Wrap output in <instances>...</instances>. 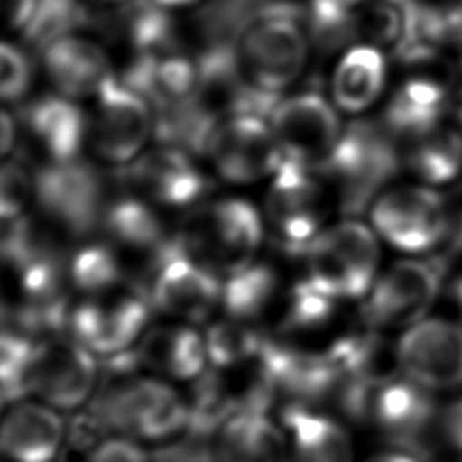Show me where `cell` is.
I'll use <instances>...</instances> for the list:
<instances>
[{"mask_svg": "<svg viewBox=\"0 0 462 462\" xmlns=\"http://www.w3.org/2000/svg\"><path fill=\"white\" fill-rule=\"evenodd\" d=\"M177 238L191 258L227 276L256 262L263 222L251 202L218 199L197 204L184 218Z\"/></svg>", "mask_w": 462, "mask_h": 462, "instance_id": "6da1fadb", "label": "cell"}, {"mask_svg": "<svg viewBox=\"0 0 462 462\" xmlns=\"http://www.w3.org/2000/svg\"><path fill=\"white\" fill-rule=\"evenodd\" d=\"M88 419L101 435L170 440L188 430L189 404L170 384L137 377L112 383L90 406Z\"/></svg>", "mask_w": 462, "mask_h": 462, "instance_id": "7a4b0ae2", "label": "cell"}, {"mask_svg": "<svg viewBox=\"0 0 462 462\" xmlns=\"http://www.w3.org/2000/svg\"><path fill=\"white\" fill-rule=\"evenodd\" d=\"M401 166L395 137L384 125L350 123L328 162L319 171L337 193L343 213L357 215L383 193V186Z\"/></svg>", "mask_w": 462, "mask_h": 462, "instance_id": "3957f363", "label": "cell"}, {"mask_svg": "<svg viewBox=\"0 0 462 462\" xmlns=\"http://www.w3.org/2000/svg\"><path fill=\"white\" fill-rule=\"evenodd\" d=\"M303 254L305 280L339 301L366 296L379 276L377 235L357 220H343L323 229Z\"/></svg>", "mask_w": 462, "mask_h": 462, "instance_id": "277c9868", "label": "cell"}, {"mask_svg": "<svg viewBox=\"0 0 462 462\" xmlns=\"http://www.w3.org/2000/svg\"><path fill=\"white\" fill-rule=\"evenodd\" d=\"M152 309L148 287L125 280L76 303L70 309L67 328L90 352L116 356L130 350L132 343L141 337Z\"/></svg>", "mask_w": 462, "mask_h": 462, "instance_id": "5b68a950", "label": "cell"}, {"mask_svg": "<svg viewBox=\"0 0 462 462\" xmlns=\"http://www.w3.org/2000/svg\"><path fill=\"white\" fill-rule=\"evenodd\" d=\"M235 52L245 78L256 88L278 96L303 72L309 40L294 16L271 11L244 31Z\"/></svg>", "mask_w": 462, "mask_h": 462, "instance_id": "8992f818", "label": "cell"}, {"mask_svg": "<svg viewBox=\"0 0 462 462\" xmlns=\"http://www.w3.org/2000/svg\"><path fill=\"white\" fill-rule=\"evenodd\" d=\"M328 213L327 191L316 171L282 159L265 204L271 238L287 253H305L323 231Z\"/></svg>", "mask_w": 462, "mask_h": 462, "instance_id": "52a82bcc", "label": "cell"}, {"mask_svg": "<svg viewBox=\"0 0 462 462\" xmlns=\"http://www.w3.org/2000/svg\"><path fill=\"white\" fill-rule=\"evenodd\" d=\"M368 213L375 235L406 253L431 251L449 229L444 197L426 184L386 189L374 200Z\"/></svg>", "mask_w": 462, "mask_h": 462, "instance_id": "ba28073f", "label": "cell"}, {"mask_svg": "<svg viewBox=\"0 0 462 462\" xmlns=\"http://www.w3.org/2000/svg\"><path fill=\"white\" fill-rule=\"evenodd\" d=\"M34 197L45 217L72 236H87L101 226L108 206L99 171L79 159L40 166Z\"/></svg>", "mask_w": 462, "mask_h": 462, "instance_id": "9c48e42d", "label": "cell"}, {"mask_svg": "<svg viewBox=\"0 0 462 462\" xmlns=\"http://www.w3.org/2000/svg\"><path fill=\"white\" fill-rule=\"evenodd\" d=\"M444 269L439 262L406 258L377 276L363 303L368 328H410L428 318L442 287Z\"/></svg>", "mask_w": 462, "mask_h": 462, "instance_id": "30bf717a", "label": "cell"}, {"mask_svg": "<svg viewBox=\"0 0 462 462\" xmlns=\"http://www.w3.org/2000/svg\"><path fill=\"white\" fill-rule=\"evenodd\" d=\"M282 157L312 171H321L343 135L336 110L319 92H298L280 99L269 116Z\"/></svg>", "mask_w": 462, "mask_h": 462, "instance_id": "8fae6325", "label": "cell"}, {"mask_svg": "<svg viewBox=\"0 0 462 462\" xmlns=\"http://www.w3.org/2000/svg\"><path fill=\"white\" fill-rule=\"evenodd\" d=\"M155 134L152 105L125 81L112 78L96 96L88 117L87 141L94 153L110 164L128 166L141 157Z\"/></svg>", "mask_w": 462, "mask_h": 462, "instance_id": "7c38bea8", "label": "cell"}, {"mask_svg": "<svg viewBox=\"0 0 462 462\" xmlns=\"http://www.w3.org/2000/svg\"><path fill=\"white\" fill-rule=\"evenodd\" d=\"M148 287L153 309L180 321L200 323L222 301V282L217 273L191 258L177 236L161 251Z\"/></svg>", "mask_w": 462, "mask_h": 462, "instance_id": "4fadbf2b", "label": "cell"}, {"mask_svg": "<svg viewBox=\"0 0 462 462\" xmlns=\"http://www.w3.org/2000/svg\"><path fill=\"white\" fill-rule=\"evenodd\" d=\"M204 155L218 177L233 184H251L274 175L283 159L271 125L260 116H231L218 121Z\"/></svg>", "mask_w": 462, "mask_h": 462, "instance_id": "5bb4252c", "label": "cell"}, {"mask_svg": "<svg viewBox=\"0 0 462 462\" xmlns=\"http://www.w3.org/2000/svg\"><path fill=\"white\" fill-rule=\"evenodd\" d=\"M402 375L430 392L462 386V325L424 318L406 328L395 345Z\"/></svg>", "mask_w": 462, "mask_h": 462, "instance_id": "9a60e30c", "label": "cell"}, {"mask_svg": "<svg viewBox=\"0 0 462 462\" xmlns=\"http://www.w3.org/2000/svg\"><path fill=\"white\" fill-rule=\"evenodd\" d=\"M97 365L92 352L74 337L49 336L34 346L31 393L51 408L74 410L92 393Z\"/></svg>", "mask_w": 462, "mask_h": 462, "instance_id": "2e32d148", "label": "cell"}, {"mask_svg": "<svg viewBox=\"0 0 462 462\" xmlns=\"http://www.w3.org/2000/svg\"><path fill=\"white\" fill-rule=\"evenodd\" d=\"M359 420L374 424L401 449L410 451L437 420V408L430 390L406 375H395L370 384Z\"/></svg>", "mask_w": 462, "mask_h": 462, "instance_id": "e0dca14e", "label": "cell"}, {"mask_svg": "<svg viewBox=\"0 0 462 462\" xmlns=\"http://www.w3.org/2000/svg\"><path fill=\"white\" fill-rule=\"evenodd\" d=\"M191 155L177 146L161 144L125 166L121 179L161 208H195L209 191V179Z\"/></svg>", "mask_w": 462, "mask_h": 462, "instance_id": "ac0fdd59", "label": "cell"}, {"mask_svg": "<svg viewBox=\"0 0 462 462\" xmlns=\"http://www.w3.org/2000/svg\"><path fill=\"white\" fill-rule=\"evenodd\" d=\"M43 67L58 94L70 99L96 97L114 78L105 49L81 34H69L47 45Z\"/></svg>", "mask_w": 462, "mask_h": 462, "instance_id": "d6986e66", "label": "cell"}, {"mask_svg": "<svg viewBox=\"0 0 462 462\" xmlns=\"http://www.w3.org/2000/svg\"><path fill=\"white\" fill-rule=\"evenodd\" d=\"M65 422L49 404L16 402L2 424V449L13 462H52L65 440Z\"/></svg>", "mask_w": 462, "mask_h": 462, "instance_id": "ffe728a7", "label": "cell"}, {"mask_svg": "<svg viewBox=\"0 0 462 462\" xmlns=\"http://www.w3.org/2000/svg\"><path fill=\"white\" fill-rule=\"evenodd\" d=\"M29 134L47 153L49 161L78 159L88 135V117L61 94L43 96L23 112Z\"/></svg>", "mask_w": 462, "mask_h": 462, "instance_id": "44dd1931", "label": "cell"}, {"mask_svg": "<svg viewBox=\"0 0 462 462\" xmlns=\"http://www.w3.org/2000/svg\"><path fill=\"white\" fill-rule=\"evenodd\" d=\"M139 366L171 379H195L206 370V339L186 325H162L141 336L134 348Z\"/></svg>", "mask_w": 462, "mask_h": 462, "instance_id": "7402d4cb", "label": "cell"}, {"mask_svg": "<svg viewBox=\"0 0 462 462\" xmlns=\"http://www.w3.org/2000/svg\"><path fill=\"white\" fill-rule=\"evenodd\" d=\"M386 72V58L379 47L370 43L348 47L332 70V103L348 114L370 108L384 90Z\"/></svg>", "mask_w": 462, "mask_h": 462, "instance_id": "603a6c76", "label": "cell"}, {"mask_svg": "<svg viewBox=\"0 0 462 462\" xmlns=\"http://www.w3.org/2000/svg\"><path fill=\"white\" fill-rule=\"evenodd\" d=\"M289 433L291 462H354V448L346 430L332 417L298 404L282 411Z\"/></svg>", "mask_w": 462, "mask_h": 462, "instance_id": "cb8c5ba5", "label": "cell"}, {"mask_svg": "<svg viewBox=\"0 0 462 462\" xmlns=\"http://www.w3.org/2000/svg\"><path fill=\"white\" fill-rule=\"evenodd\" d=\"M220 462H291L285 431L263 411L233 415L215 439Z\"/></svg>", "mask_w": 462, "mask_h": 462, "instance_id": "d4e9b609", "label": "cell"}, {"mask_svg": "<svg viewBox=\"0 0 462 462\" xmlns=\"http://www.w3.org/2000/svg\"><path fill=\"white\" fill-rule=\"evenodd\" d=\"M125 83L152 106L168 112L191 101L197 85V63L173 52L141 56Z\"/></svg>", "mask_w": 462, "mask_h": 462, "instance_id": "484cf974", "label": "cell"}, {"mask_svg": "<svg viewBox=\"0 0 462 462\" xmlns=\"http://www.w3.org/2000/svg\"><path fill=\"white\" fill-rule=\"evenodd\" d=\"M448 105L446 90L430 78H410L392 94L384 108V128L393 137L413 141L440 126Z\"/></svg>", "mask_w": 462, "mask_h": 462, "instance_id": "4316f807", "label": "cell"}, {"mask_svg": "<svg viewBox=\"0 0 462 462\" xmlns=\"http://www.w3.org/2000/svg\"><path fill=\"white\" fill-rule=\"evenodd\" d=\"M101 226L116 249L148 256L150 267L173 238L166 235L157 211L139 197H119L108 202Z\"/></svg>", "mask_w": 462, "mask_h": 462, "instance_id": "83f0119b", "label": "cell"}, {"mask_svg": "<svg viewBox=\"0 0 462 462\" xmlns=\"http://www.w3.org/2000/svg\"><path fill=\"white\" fill-rule=\"evenodd\" d=\"M406 164L422 184L431 188L458 179L462 175V132L440 125L410 141Z\"/></svg>", "mask_w": 462, "mask_h": 462, "instance_id": "f1b7e54d", "label": "cell"}, {"mask_svg": "<svg viewBox=\"0 0 462 462\" xmlns=\"http://www.w3.org/2000/svg\"><path fill=\"white\" fill-rule=\"evenodd\" d=\"M278 292V278L271 265L251 263L222 283V305L229 318L249 321L263 314Z\"/></svg>", "mask_w": 462, "mask_h": 462, "instance_id": "f546056e", "label": "cell"}, {"mask_svg": "<svg viewBox=\"0 0 462 462\" xmlns=\"http://www.w3.org/2000/svg\"><path fill=\"white\" fill-rule=\"evenodd\" d=\"M437 47L462 51V0L419 4L411 58L424 60Z\"/></svg>", "mask_w": 462, "mask_h": 462, "instance_id": "4dcf8cb0", "label": "cell"}, {"mask_svg": "<svg viewBox=\"0 0 462 462\" xmlns=\"http://www.w3.org/2000/svg\"><path fill=\"white\" fill-rule=\"evenodd\" d=\"M208 359L215 368H227L256 359L267 339L249 321L229 318L209 327L206 334Z\"/></svg>", "mask_w": 462, "mask_h": 462, "instance_id": "1f68e13d", "label": "cell"}, {"mask_svg": "<svg viewBox=\"0 0 462 462\" xmlns=\"http://www.w3.org/2000/svg\"><path fill=\"white\" fill-rule=\"evenodd\" d=\"M70 283L85 296L108 291L126 278L117 249L105 244H88L69 260Z\"/></svg>", "mask_w": 462, "mask_h": 462, "instance_id": "d6a6232c", "label": "cell"}, {"mask_svg": "<svg viewBox=\"0 0 462 462\" xmlns=\"http://www.w3.org/2000/svg\"><path fill=\"white\" fill-rule=\"evenodd\" d=\"M36 343L16 330L5 328L0 346V381L4 402L20 401L31 393V366Z\"/></svg>", "mask_w": 462, "mask_h": 462, "instance_id": "836d02e7", "label": "cell"}, {"mask_svg": "<svg viewBox=\"0 0 462 462\" xmlns=\"http://www.w3.org/2000/svg\"><path fill=\"white\" fill-rule=\"evenodd\" d=\"M85 22V11L78 0H38L36 11L25 27V38L40 47L76 34V29Z\"/></svg>", "mask_w": 462, "mask_h": 462, "instance_id": "e575fe53", "label": "cell"}, {"mask_svg": "<svg viewBox=\"0 0 462 462\" xmlns=\"http://www.w3.org/2000/svg\"><path fill=\"white\" fill-rule=\"evenodd\" d=\"M171 23L166 16V9L155 2L134 9L126 22V34L130 45L141 52V56L166 52Z\"/></svg>", "mask_w": 462, "mask_h": 462, "instance_id": "d590c367", "label": "cell"}, {"mask_svg": "<svg viewBox=\"0 0 462 462\" xmlns=\"http://www.w3.org/2000/svg\"><path fill=\"white\" fill-rule=\"evenodd\" d=\"M34 193V177L22 162L7 161L2 170V220L23 217V209Z\"/></svg>", "mask_w": 462, "mask_h": 462, "instance_id": "8d00e7d4", "label": "cell"}, {"mask_svg": "<svg viewBox=\"0 0 462 462\" xmlns=\"http://www.w3.org/2000/svg\"><path fill=\"white\" fill-rule=\"evenodd\" d=\"M0 92L4 101L22 99L31 87V65L25 52L14 43L4 42L0 49Z\"/></svg>", "mask_w": 462, "mask_h": 462, "instance_id": "74e56055", "label": "cell"}, {"mask_svg": "<svg viewBox=\"0 0 462 462\" xmlns=\"http://www.w3.org/2000/svg\"><path fill=\"white\" fill-rule=\"evenodd\" d=\"M152 462H220L215 439L186 430V435L171 444L159 448Z\"/></svg>", "mask_w": 462, "mask_h": 462, "instance_id": "f35d334b", "label": "cell"}, {"mask_svg": "<svg viewBox=\"0 0 462 462\" xmlns=\"http://www.w3.org/2000/svg\"><path fill=\"white\" fill-rule=\"evenodd\" d=\"M87 462H152V458L130 437H106L88 449Z\"/></svg>", "mask_w": 462, "mask_h": 462, "instance_id": "ab89813d", "label": "cell"}, {"mask_svg": "<svg viewBox=\"0 0 462 462\" xmlns=\"http://www.w3.org/2000/svg\"><path fill=\"white\" fill-rule=\"evenodd\" d=\"M2 4L7 27L23 32L36 11L38 0H2Z\"/></svg>", "mask_w": 462, "mask_h": 462, "instance_id": "60d3db41", "label": "cell"}, {"mask_svg": "<svg viewBox=\"0 0 462 462\" xmlns=\"http://www.w3.org/2000/svg\"><path fill=\"white\" fill-rule=\"evenodd\" d=\"M16 139V128H14V119L11 117V114L7 110L2 112V153L7 155L13 150Z\"/></svg>", "mask_w": 462, "mask_h": 462, "instance_id": "b9f144b4", "label": "cell"}, {"mask_svg": "<svg viewBox=\"0 0 462 462\" xmlns=\"http://www.w3.org/2000/svg\"><path fill=\"white\" fill-rule=\"evenodd\" d=\"M366 462H420L415 453L404 451V449H392V451H383L374 457H370Z\"/></svg>", "mask_w": 462, "mask_h": 462, "instance_id": "7bdbcfd3", "label": "cell"}, {"mask_svg": "<svg viewBox=\"0 0 462 462\" xmlns=\"http://www.w3.org/2000/svg\"><path fill=\"white\" fill-rule=\"evenodd\" d=\"M155 2L157 5L164 7V9H180V7H188V5H193L200 0H152Z\"/></svg>", "mask_w": 462, "mask_h": 462, "instance_id": "ee69618b", "label": "cell"}, {"mask_svg": "<svg viewBox=\"0 0 462 462\" xmlns=\"http://www.w3.org/2000/svg\"><path fill=\"white\" fill-rule=\"evenodd\" d=\"M430 462H462V451L449 449V451H444V453L435 455Z\"/></svg>", "mask_w": 462, "mask_h": 462, "instance_id": "f6af8a7d", "label": "cell"}, {"mask_svg": "<svg viewBox=\"0 0 462 462\" xmlns=\"http://www.w3.org/2000/svg\"><path fill=\"white\" fill-rule=\"evenodd\" d=\"M334 2H337V4H341V5H346V7H350V9H357V7H361L363 4H366V2H370V0H334Z\"/></svg>", "mask_w": 462, "mask_h": 462, "instance_id": "bcb514c9", "label": "cell"}, {"mask_svg": "<svg viewBox=\"0 0 462 462\" xmlns=\"http://www.w3.org/2000/svg\"><path fill=\"white\" fill-rule=\"evenodd\" d=\"M103 2H108V4H126L130 0H103Z\"/></svg>", "mask_w": 462, "mask_h": 462, "instance_id": "7dc6e473", "label": "cell"}]
</instances>
